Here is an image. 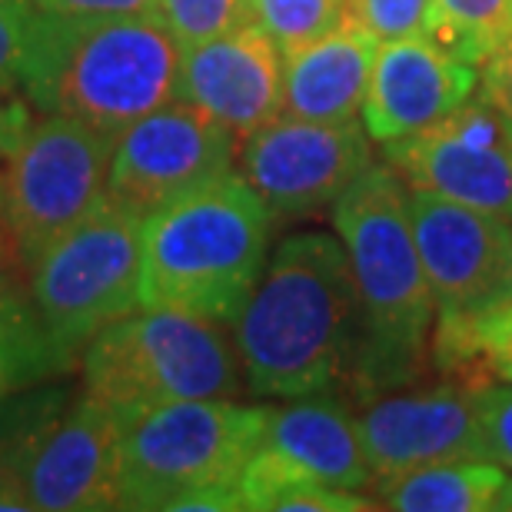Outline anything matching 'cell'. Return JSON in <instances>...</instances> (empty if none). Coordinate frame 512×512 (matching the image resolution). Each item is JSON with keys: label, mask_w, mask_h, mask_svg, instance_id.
Segmentation results:
<instances>
[{"label": "cell", "mask_w": 512, "mask_h": 512, "mask_svg": "<svg viewBox=\"0 0 512 512\" xmlns=\"http://www.w3.org/2000/svg\"><path fill=\"white\" fill-rule=\"evenodd\" d=\"M177 97L247 140L283 114V54L260 27L247 24L180 54Z\"/></svg>", "instance_id": "15"}, {"label": "cell", "mask_w": 512, "mask_h": 512, "mask_svg": "<svg viewBox=\"0 0 512 512\" xmlns=\"http://www.w3.org/2000/svg\"><path fill=\"white\" fill-rule=\"evenodd\" d=\"M180 54L160 14L60 17L40 10L20 87L37 114L74 117L120 137L177 97Z\"/></svg>", "instance_id": "2"}, {"label": "cell", "mask_w": 512, "mask_h": 512, "mask_svg": "<svg viewBox=\"0 0 512 512\" xmlns=\"http://www.w3.org/2000/svg\"><path fill=\"white\" fill-rule=\"evenodd\" d=\"M469 360H486L496 376L512 383V300L499 303L469 336Z\"/></svg>", "instance_id": "29"}, {"label": "cell", "mask_w": 512, "mask_h": 512, "mask_svg": "<svg viewBox=\"0 0 512 512\" xmlns=\"http://www.w3.org/2000/svg\"><path fill=\"white\" fill-rule=\"evenodd\" d=\"M114 140L74 117L30 120L0 177V273L27 283L37 256L107 200Z\"/></svg>", "instance_id": "7"}, {"label": "cell", "mask_w": 512, "mask_h": 512, "mask_svg": "<svg viewBox=\"0 0 512 512\" xmlns=\"http://www.w3.org/2000/svg\"><path fill=\"white\" fill-rule=\"evenodd\" d=\"M376 50L380 44L363 27L343 20L330 34L283 57V114L320 124L356 120L363 114Z\"/></svg>", "instance_id": "17"}, {"label": "cell", "mask_w": 512, "mask_h": 512, "mask_svg": "<svg viewBox=\"0 0 512 512\" xmlns=\"http://www.w3.org/2000/svg\"><path fill=\"white\" fill-rule=\"evenodd\" d=\"M27 493L44 512L120 509V413L74 393L24 466Z\"/></svg>", "instance_id": "13"}, {"label": "cell", "mask_w": 512, "mask_h": 512, "mask_svg": "<svg viewBox=\"0 0 512 512\" xmlns=\"http://www.w3.org/2000/svg\"><path fill=\"white\" fill-rule=\"evenodd\" d=\"M263 446L283 453L330 486L360 493L373 483L360 426L350 416V409L333 396H300L290 406L270 409Z\"/></svg>", "instance_id": "18"}, {"label": "cell", "mask_w": 512, "mask_h": 512, "mask_svg": "<svg viewBox=\"0 0 512 512\" xmlns=\"http://www.w3.org/2000/svg\"><path fill=\"white\" fill-rule=\"evenodd\" d=\"M356 426L373 479L449 459H483L473 386L463 383L380 396L356 416Z\"/></svg>", "instance_id": "16"}, {"label": "cell", "mask_w": 512, "mask_h": 512, "mask_svg": "<svg viewBox=\"0 0 512 512\" xmlns=\"http://www.w3.org/2000/svg\"><path fill=\"white\" fill-rule=\"evenodd\" d=\"M84 393L114 409L173 399L233 396L243 363L227 323L197 313L143 306L104 326L80 353Z\"/></svg>", "instance_id": "6"}, {"label": "cell", "mask_w": 512, "mask_h": 512, "mask_svg": "<svg viewBox=\"0 0 512 512\" xmlns=\"http://www.w3.org/2000/svg\"><path fill=\"white\" fill-rule=\"evenodd\" d=\"M409 213L436 300L433 346L443 363H463L476 323L509 300L512 223L426 190H409Z\"/></svg>", "instance_id": "9"}, {"label": "cell", "mask_w": 512, "mask_h": 512, "mask_svg": "<svg viewBox=\"0 0 512 512\" xmlns=\"http://www.w3.org/2000/svg\"><path fill=\"white\" fill-rule=\"evenodd\" d=\"M237 486L243 509L253 512H366L380 506L353 489L330 486L310 476L270 446L256 449Z\"/></svg>", "instance_id": "20"}, {"label": "cell", "mask_w": 512, "mask_h": 512, "mask_svg": "<svg viewBox=\"0 0 512 512\" xmlns=\"http://www.w3.org/2000/svg\"><path fill=\"white\" fill-rule=\"evenodd\" d=\"M74 366V356L44 333L24 283L0 273V396L67 376Z\"/></svg>", "instance_id": "21"}, {"label": "cell", "mask_w": 512, "mask_h": 512, "mask_svg": "<svg viewBox=\"0 0 512 512\" xmlns=\"http://www.w3.org/2000/svg\"><path fill=\"white\" fill-rule=\"evenodd\" d=\"M40 7L34 0H0V77L20 80L37 34Z\"/></svg>", "instance_id": "28"}, {"label": "cell", "mask_w": 512, "mask_h": 512, "mask_svg": "<svg viewBox=\"0 0 512 512\" xmlns=\"http://www.w3.org/2000/svg\"><path fill=\"white\" fill-rule=\"evenodd\" d=\"M496 509H512V479L506 483V489H503V496H499V503H496Z\"/></svg>", "instance_id": "34"}, {"label": "cell", "mask_w": 512, "mask_h": 512, "mask_svg": "<svg viewBox=\"0 0 512 512\" xmlns=\"http://www.w3.org/2000/svg\"><path fill=\"white\" fill-rule=\"evenodd\" d=\"M479 84H483V94L489 100H496V104L512 117V40L496 57L486 60Z\"/></svg>", "instance_id": "32"}, {"label": "cell", "mask_w": 512, "mask_h": 512, "mask_svg": "<svg viewBox=\"0 0 512 512\" xmlns=\"http://www.w3.org/2000/svg\"><path fill=\"white\" fill-rule=\"evenodd\" d=\"M273 213L243 173L143 217L140 306L233 326L270 260Z\"/></svg>", "instance_id": "4"}, {"label": "cell", "mask_w": 512, "mask_h": 512, "mask_svg": "<svg viewBox=\"0 0 512 512\" xmlns=\"http://www.w3.org/2000/svg\"><path fill=\"white\" fill-rule=\"evenodd\" d=\"M479 74L436 37L416 34L386 40L376 50L363 100V127L376 143H393L443 124L473 100Z\"/></svg>", "instance_id": "14"}, {"label": "cell", "mask_w": 512, "mask_h": 512, "mask_svg": "<svg viewBox=\"0 0 512 512\" xmlns=\"http://www.w3.org/2000/svg\"><path fill=\"white\" fill-rule=\"evenodd\" d=\"M67 376H54V380L0 396V476L24 473L30 453L74 399V383Z\"/></svg>", "instance_id": "22"}, {"label": "cell", "mask_w": 512, "mask_h": 512, "mask_svg": "<svg viewBox=\"0 0 512 512\" xmlns=\"http://www.w3.org/2000/svg\"><path fill=\"white\" fill-rule=\"evenodd\" d=\"M333 227L360 303L356 370L373 386L403 383L423 363L436 333V300L416 247L406 180L389 163H373L336 200Z\"/></svg>", "instance_id": "3"}, {"label": "cell", "mask_w": 512, "mask_h": 512, "mask_svg": "<svg viewBox=\"0 0 512 512\" xmlns=\"http://www.w3.org/2000/svg\"><path fill=\"white\" fill-rule=\"evenodd\" d=\"M509 300H512V233H509Z\"/></svg>", "instance_id": "35"}, {"label": "cell", "mask_w": 512, "mask_h": 512, "mask_svg": "<svg viewBox=\"0 0 512 512\" xmlns=\"http://www.w3.org/2000/svg\"><path fill=\"white\" fill-rule=\"evenodd\" d=\"M386 163L409 190L512 223V117L486 94L466 100L443 124L386 143Z\"/></svg>", "instance_id": "12"}, {"label": "cell", "mask_w": 512, "mask_h": 512, "mask_svg": "<svg viewBox=\"0 0 512 512\" xmlns=\"http://www.w3.org/2000/svg\"><path fill=\"white\" fill-rule=\"evenodd\" d=\"M40 10L60 17H124L157 14V0H34Z\"/></svg>", "instance_id": "31"}, {"label": "cell", "mask_w": 512, "mask_h": 512, "mask_svg": "<svg viewBox=\"0 0 512 512\" xmlns=\"http://www.w3.org/2000/svg\"><path fill=\"white\" fill-rule=\"evenodd\" d=\"M120 413V509H167L200 486L237 483L266 439L270 409L230 396Z\"/></svg>", "instance_id": "5"}, {"label": "cell", "mask_w": 512, "mask_h": 512, "mask_svg": "<svg viewBox=\"0 0 512 512\" xmlns=\"http://www.w3.org/2000/svg\"><path fill=\"white\" fill-rule=\"evenodd\" d=\"M34 117H37V110L27 100L20 80L0 77V177H4L7 160L14 157L17 143L24 140V133Z\"/></svg>", "instance_id": "30"}, {"label": "cell", "mask_w": 512, "mask_h": 512, "mask_svg": "<svg viewBox=\"0 0 512 512\" xmlns=\"http://www.w3.org/2000/svg\"><path fill=\"white\" fill-rule=\"evenodd\" d=\"M243 380L256 396L326 393L360 356V303L340 237H286L233 323Z\"/></svg>", "instance_id": "1"}, {"label": "cell", "mask_w": 512, "mask_h": 512, "mask_svg": "<svg viewBox=\"0 0 512 512\" xmlns=\"http://www.w3.org/2000/svg\"><path fill=\"white\" fill-rule=\"evenodd\" d=\"M140 230V217L104 200L27 270L24 290L40 326L77 366L104 326L140 306Z\"/></svg>", "instance_id": "8"}, {"label": "cell", "mask_w": 512, "mask_h": 512, "mask_svg": "<svg viewBox=\"0 0 512 512\" xmlns=\"http://www.w3.org/2000/svg\"><path fill=\"white\" fill-rule=\"evenodd\" d=\"M157 14L177 37L180 50H187L247 24L250 0H157Z\"/></svg>", "instance_id": "25"}, {"label": "cell", "mask_w": 512, "mask_h": 512, "mask_svg": "<svg viewBox=\"0 0 512 512\" xmlns=\"http://www.w3.org/2000/svg\"><path fill=\"white\" fill-rule=\"evenodd\" d=\"M479 456L512 473V383L473 386Z\"/></svg>", "instance_id": "27"}, {"label": "cell", "mask_w": 512, "mask_h": 512, "mask_svg": "<svg viewBox=\"0 0 512 512\" xmlns=\"http://www.w3.org/2000/svg\"><path fill=\"white\" fill-rule=\"evenodd\" d=\"M429 37L483 67L512 40V0H433Z\"/></svg>", "instance_id": "23"}, {"label": "cell", "mask_w": 512, "mask_h": 512, "mask_svg": "<svg viewBox=\"0 0 512 512\" xmlns=\"http://www.w3.org/2000/svg\"><path fill=\"white\" fill-rule=\"evenodd\" d=\"M233 160L237 133L173 97L114 140L107 200L143 220L223 180L233 173Z\"/></svg>", "instance_id": "10"}, {"label": "cell", "mask_w": 512, "mask_h": 512, "mask_svg": "<svg viewBox=\"0 0 512 512\" xmlns=\"http://www.w3.org/2000/svg\"><path fill=\"white\" fill-rule=\"evenodd\" d=\"M346 4L350 0H250V20L290 57L340 27Z\"/></svg>", "instance_id": "24"}, {"label": "cell", "mask_w": 512, "mask_h": 512, "mask_svg": "<svg viewBox=\"0 0 512 512\" xmlns=\"http://www.w3.org/2000/svg\"><path fill=\"white\" fill-rule=\"evenodd\" d=\"M243 177L273 217H310L373 167V137L360 120L320 124L280 114L243 140Z\"/></svg>", "instance_id": "11"}, {"label": "cell", "mask_w": 512, "mask_h": 512, "mask_svg": "<svg viewBox=\"0 0 512 512\" xmlns=\"http://www.w3.org/2000/svg\"><path fill=\"white\" fill-rule=\"evenodd\" d=\"M0 512H34V499L27 493L24 473L0 476Z\"/></svg>", "instance_id": "33"}, {"label": "cell", "mask_w": 512, "mask_h": 512, "mask_svg": "<svg viewBox=\"0 0 512 512\" xmlns=\"http://www.w3.org/2000/svg\"><path fill=\"white\" fill-rule=\"evenodd\" d=\"M509 473L489 459H449L376 479V503L399 512H483L496 509Z\"/></svg>", "instance_id": "19"}, {"label": "cell", "mask_w": 512, "mask_h": 512, "mask_svg": "<svg viewBox=\"0 0 512 512\" xmlns=\"http://www.w3.org/2000/svg\"><path fill=\"white\" fill-rule=\"evenodd\" d=\"M346 20L363 27L376 44H386V40L429 34L433 0H350Z\"/></svg>", "instance_id": "26"}]
</instances>
